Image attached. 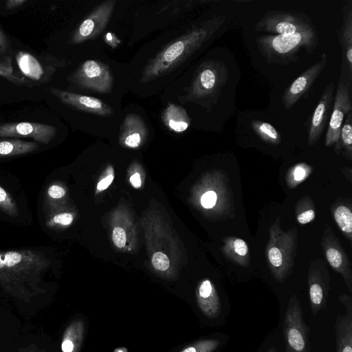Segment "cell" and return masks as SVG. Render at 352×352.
<instances>
[{
	"label": "cell",
	"instance_id": "obj_7",
	"mask_svg": "<svg viewBox=\"0 0 352 352\" xmlns=\"http://www.w3.org/2000/svg\"><path fill=\"white\" fill-rule=\"evenodd\" d=\"M315 28L309 17L302 13L285 10L267 12L255 25L258 32L285 35Z\"/></svg>",
	"mask_w": 352,
	"mask_h": 352
},
{
	"label": "cell",
	"instance_id": "obj_14",
	"mask_svg": "<svg viewBox=\"0 0 352 352\" xmlns=\"http://www.w3.org/2000/svg\"><path fill=\"white\" fill-rule=\"evenodd\" d=\"M330 232H326L322 240L325 257L331 267L342 275L348 289L352 293V272L349 261L337 241V238L334 237L331 231Z\"/></svg>",
	"mask_w": 352,
	"mask_h": 352
},
{
	"label": "cell",
	"instance_id": "obj_24",
	"mask_svg": "<svg viewBox=\"0 0 352 352\" xmlns=\"http://www.w3.org/2000/svg\"><path fill=\"white\" fill-rule=\"evenodd\" d=\"M38 147L39 145L34 142H27L19 139H1L0 140V157L32 153Z\"/></svg>",
	"mask_w": 352,
	"mask_h": 352
},
{
	"label": "cell",
	"instance_id": "obj_5",
	"mask_svg": "<svg viewBox=\"0 0 352 352\" xmlns=\"http://www.w3.org/2000/svg\"><path fill=\"white\" fill-rule=\"evenodd\" d=\"M228 71L221 61L201 63L184 96V101H200L217 97L228 79Z\"/></svg>",
	"mask_w": 352,
	"mask_h": 352
},
{
	"label": "cell",
	"instance_id": "obj_1",
	"mask_svg": "<svg viewBox=\"0 0 352 352\" xmlns=\"http://www.w3.org/2000/svg\"><path fill=\"white\" fill-rule=\"evenodd\" d=\"M50 265L47 255L38 250L0 252V288L28 302L45 293L41 283Z\"/></svg>",
	"mask_w": 352,
	"mask_h": 352
},
{
	"label": "cell",
	"instance_id": "obj_20",
	"mask_svg": "<svg viewBox=\"0 0 352 352\" xmlns=\"http://www.w3.org/2000/svg\"><path fill=\"white\" fill-rule=\"evenodd\" d=\"M342 24L340 41L343 55L345 56L349 76L352 78V6L351 1L344 6Z\"/></svg>",
	"mask_w": 352,
	"mask_h": 352
},
{
	"label": "cell",
	"instance_id": "obj_36",
	"mask_svg": "<svg viewBox=\"0 0 352 352\" xmlns=\"http://www.w3.org/2000/svg\"><path fill=\"white\" fill-rule=\"evenodd\" d=\"M315 216V210L312 207L305 210L300 208L296 211V219L300 224H306L311 222L314 219Z\"/></svg>",
	"mask_w": 352,
	"mask_h": 352
},
{
	"label": "cell",
	"instance_id": "obj_19",
	"mask_svg": "<svg viewBox=\"0 0 352 352\" xmlns=\"http://www.w3.org/2000/svg\"><path fill=\"white\" fill-rule=\"evenodd\" d=\"M146 126L140 116L129 113L120 127L121 140L125 146L137 148L146 136Z\"/></svg>",
	"mask_w": 352,
	"mask_h": 352
},
{
	"label": "cell",
	"instance_id": "obj_8",
	"mask_svg": "<svg viewBox=\"0 0 352 352\" xmlns=\"http://www.w3.org/2000/svg\"><path fill=\"white\" fill-rule=\"evenodd\" d=\"M76 85L101 94L111 91L113 77L109 67L101 61H85L69 78Z\"/></svg>",
	"mask_w": 352,
	"mask_h": 352
},
{
	"label": "cell",
	"instance_id": "obj_34",
	"mask_svg": "<svg viewBox=\"0 0 352 352\" xmlns=\"http://www.w3.org/2000/svg\"><path fill=\"white\" fill-rule=\"evenodd\" d=\"M65 195V190L61 186L55 184H52L46 191L45 197V206L50 204V206H52L54 201L60 199Z\"/></svg>",
	"mask_w": 352,
	"mask_h": 352
},
{
	"label": "cell",
	"instance_id": "obj_37",
	"mask_svg": "<svg viewBox=\"0 0 352 352\" xmlns=\"http://www.w3.org/2000/svg\"><path fill=\"white\" fill-rule=\"evenodd\" d=\"M217 199V192L214 190H208L201 196V204L204 208L210 209L216 205Z\"/></svg>",
	"mask_w": 352,
	"mask_h": 352
},
{
	"label": "cell",
	"instance_id": "obj_3",
	"mask_svg": "<svg viewBox=\"0 0 352 352\" xmlns=\"http://www.w3.org/2000/svg\"><path fill=\"white\" fill-rule=\"evenodd\" d=\"M256 46L267 63L286 65L297 59L301 49L307 52L318 44L316 28L285 35H261L255 39Z\"/></svg>",
	"mask_w": 352,
	"mask_h": 352
},
{
	"label": "cell",
	"instance_id": "obj_42",
	"mask_svg": "<svg viewBox=\"0 0 352 352\" xmlns=\"http://www.w3.org/2000/svg\"><path fill=\"white\" fill-rule=\"evenodd\" d=\"M130 182L134 188H140L142 185V182H141L140 174L136 173L133 174L132 176H131Z\"/></svg>",
	"mask_w": 352,
	"mask_h": 352
},
{
	"label": "cell",
	"instance_id": "obj_21",
	"mask_svg": "<svg viewBox=\"0 0 352 352\" xmlns=\"http://www.w3.org/2000/svg\"><path fill=\"white\" fill-rule=\"evenodd\" d=\"M85 324L82 320H74L65 329L61 342L62 352H79L83 340Z\"/></svg>",
	"mask_w": 352,
	"mask_h": 352
},
{
	"label": "cell",
	"instance_id": "obj_4",
	"mask_svg": "<svg viewBox=\"0 0 352 352\" xmlns=\"http://www.w3.org/2000/svg\"><path fill=\"white\" fill-rule=\"evenodd\" d=\"M277 219L270 228V239L266 248L269 268L274 278L283 282L290 274L296 247L294 230L283 232Z\"/></svg>",
	"mask_w": 352,
	"mask_h": 352
},
{
	"label": "cell",
	"instance_id": "obj_41",
	"mask_svg": "<svg viewBox=\"0 0 352 352\" xmlns=\"http://www.w3.org/2000/svg\"><path fill=\"white\" fill-rule=\"evenodd\" d=\"M105 41L107 44L111 45L112 47H115L120 41L114 36L113 34L109 32L105 36Z\"/></svg>",
	"mask_w": 352,
	"mask_h": 352
},
{
	"label": "cell",
	"instance_id": "obj_10",
	"mask_svg": "<svg viewBox=\"0 0 352 352\" xmlns=\"http://www.w3.org/2000/svg\"><path fill=\"white\" fill-rule=\"evenodd\" d=\"M115 4V0H109L96 6L73 33L71 43L79 44L96 38L107 25Z\"/></svg>",
	"mask_w": 352,
	"mask_h": 352
},
{
	"label": "cell",
	"instance_id": "obj_35",
	"mask_svg": "<svg viewBox=\"0 0 352 352\" xmlns=\"http://www.w3.org/2000/svg\"><path fill=\"white\" fill-rule=\"evenodd\" d=\"M152 264L155 269L160 271H166L168 270L170 263L166 254L161 252H157L153 256Z\"/></svg>",
	"mask_w": 352,
	"mask_h": 352
},
{
	"label": "cell",
	"instance_id": "obj_40",
	"mask_svg": "<svg viewBox=\"0 0 352 352\" xmlns=\"http://www.w3.org/2000/svg\"><path fill=\"white\" fill-rule=\"evenodd\" d=\"M113 179V175H109L104 177L103 179L100 181V182L97 185V189L98 190H103L107 188L109 185L111 184Z\"/></svg>",
	"mask_w": 352,
	"mask_h": 352
},
{
	"label": "cell",
	"instance_id": "obj_31",
	"mask_svg": "<svg viewBox=\"0 0 352 352\" xmlns=\"http://www.w3.org/2000/svg\"><path fill=\"white\" fill-rule=\"evenodd\" d=\"M218 339H201L186 346L179 352H214L220 346Z\"/></svg>",
	"mask_w": 352,
	"mask_h": 352
},
{
	"label": "cell",
	"instance_id": "obj_12",
	"mask_svg": "<svg viewBox=\"0 0 352 352\" xmlns=\"http://www.w3.org/2000/svg\"><path fill=\"white\" fill-rule=\"evenodd\" d=\"M56 133V127L45 124L15 122L0 124V138H29L48 144Z\"/></svg>",
	"mask_w": 352,
	"mask_h": 352
},
{
	"label": "cell",
	"instance_id": "obj_32",
	"mask_svg": "<svg viewBox=\"0 0 352 352\" xmlns=\"http://www.w3.org/2000/svg\"><path fill=\"white\" fill-rule=\"evenodd\" d=\"M0 210L10 217L19 215V209L12 196L0 185Z\"/></svg>",
	"mask_w": 352,
	"mask_h": 352
},
{
	"label": "cell",
	"instance_id": "obj_18",
	"mask_svg": "<svg viewBox=\"0 0 352 352\" xmlns=\"http://www.w3.org/2000/svg\"><path fill=\"white\" fill-rule=\"evenodd\" d=\"M197 304L201 313L208 318H217L221 311V303L214 284L203 280L196 291Z\"/></svg>",
	"mask_w": 352,
	"mask_h": 352
},
{
	"label": "cell",
	"instance_id": "obj_30",
	"mask_svg": "<svg viewBox=\"0 0 352 352\" xmlns=\"http://www.w3.org/2000/svg\"><path fill=\"white\" fill-rule=\"evenodd\" d=\"M311 172V167L305 164L296 165L290 169L286 177L288 186L293 188L299 184L308 177Z\"/></svg>",
	"mask_w": 352,
	"mask_h": 352
},
{
	"label": "cell",
	"instance_id": "obj_17",
	"mask_svg": "<svg viewBox=\"0 0 352 352\" xmlns=\"http://www.w3.org/2000/svg\"><path fill=\"white\" fill-rule=\"evenodd\" d=\"M309 302L311 313L316 316L326 308L330 290V280L327 272L310 268L308 275Z\"/></svg>",
	"mask_w": 352,
	"mask_h": 352
},
{
	"label": "cell",
	"instance_id": "obj_29",
	"mask_svg": "<svg viewBox=\"0 0 352 352\" xmlns=\"http://www.w3.org/2000/svg\"><path fill=\"white\" fill-rule=\"evenodd\" d=\"M0 76L16 85H32L24 77L21 76L14 72L12 64V59L8 56L4 55L0 58Z\"/></svg>",
	"mask_w": 352,
	"mask_h": 352
},
{
	"label": "cell",
	"instance_id": "obj_43",
	"mask_svg": "<svg viewBox=\"0 0 352 352\" xmlns=\"http://www.w3.org/2000/svg\"><path fill=\"white\" fill-rule=\"evenodd\" d=\"M26 2V0H8L6 3V6L8 9H13L19 7Z\"/></svg>",
	"mask_w": 352,
	"mask_h": 352
},
{
	"label": "cell",
	"instance_id": "obj_45",
	"mask_svg": "<svg viewBox=\"0 0 352 352\" xmlns=\"http://www.w3.org/2000/svg\"><path fill=\"white\" fill-rule=\"evenodd\" d=\"M113 352H128V350L126 347L120 346V347L115 349Z\"/></svg>",
	"mask_w": 352,
	"mask_h": 352
},
{
	"label": "cell",
	"instance_id": "obj_15",
	"mask_svg": "<svg viewBox=\"0 0 352 352\" xmlns=\"http://www.w3.org/2000/svg\"><path fill=\"white\" fill-rule=\"evenodd\" d=\"M50 91L64 104L78 110L101 116H110L113 114L111 108L97 98L72 93L54 87L50 89Z\"/></svg>",
	"mask_w": 352,
	"mask_h": 352
},
{
	"label": "cell",
	"instance_id": "obj_28",
	"mask_svg": "<svg viewBox=\"0 0 352 352\" xmlns=\"http://www.w3.org/2000/svg\"><path fill=\"white\" fill-rule=\"evenodd\" d=\"M333 217L340 230L349 240H351L352 212L351 209L344 205H340L335 208Z\"/></svg>",
	"mask_w": 352,
	"mask_h": 352
},
{
	"label": "cell",
	"instance_id": "obj_2",
	"mask_svg": "<svg viewBox=\"0 0 352 352\" xmlns=\"http://www.w3.org/2000/svg\"><path fill=\"white\" fill-rule=\"evenodd\" d=\"M224 21L225 17L215 16L170 42L146 65L141 82L153 80L176 68L209 40Z\"/></svg>",
	"mask_w": 352,
	"mask_h": 352
},
{
	"label": "cell",
	"instance_id": "obj_26",
	"mask_svg": "<svg viewBox=\"0 0 352 352\" xmlns=\"http://www.w3.org/2000/svg\"><path fill=\"white\" fill-rule=\"evenodd\" d=\"M335 151L340 152L345 157L352 158V111L346 116L342 124Z\"/></svg>",
	"mask_w": 352,
	"mask_h": 352
},
{
	"label": "cell",
	"instance_id": "obj_11",
	"mask_svg": "<svg viewBox=\"0 0 352 352\" xmlns=\"http://www.w3.org/2000/svg\"><path fill=\"white\" fill-rule=\"evenodd\" d=\"M326 63L327 55L322 53L319 61L302 73L285 89L282 101L287 110L291 109L309 91L325 67Z\"/></svg>",
	"mask_w": 352,
	"mask_h": 352
},
{
	"label": "cell",
	"instance_id": "obj_16",
	"mask_svg": "<svg viewBox=\"0 0 352 352\" xmlns=\"http://www.w3.org/2000/svg\"><path fill=\"white\" fill-rule=\"evenodd\" d=\"M346 312L338 315L334 324L337 352H352V298L348 294L338 296Z\"/></svg>",
	"mask_w": 352,
	"mask_h": 352
},
{
	"label": "cell",
	"instance_id": "obj_46",
	"mask_svg": "<svg viewBox=\"0 0 352 352\" xmlns=\"http://www.w3.org/2000/svg\"><path fill=\"white\" fill-rule=\"evenodd\" d=\"M266 352H277L276 349L274 346H272L267 349Z\"/></svg>",
	"mask_w": 352,
	"mask_h": 352
},
{
	"label": "cell",
	"instance_id": "obj_38",
	"mask_svg": "<svg viewBox=\"0 0 352 352\" xmlns=\"http://www.w3.org/2000/svg\"><path fill=\"white\" fill-rule=\"evenodd\" d=\"M112 239L114 244L118 248H122L126 243V234L124 230L120 227H116L113 230Z\"/></svg>",
	"mask_w": 352,
	"mask_h": 352
},
{
	"label": "cell",
	"instance_id": "obj_39",
	"mask_svg": "<svg viewBox=\"0 0 352 352\" xmlns=\"http://www.w3.org/2000/svg\"><path fill=\"white\" fill-rule=\"evenodd\" d=\"M9 46V40L0 29V53L5 54L8 51Z\"/></svg>",
	"mask_w": 352,
	"mask_h": 352
},
{
	"label": "cell",
	"instance_id": "obj_9",
	"mask_svg": "<svg viewBox=\"0 0 352 352\" xmlns=\"http://www.w3.org/2000/svg\"><path fill=\"white\" fill-rule=\"evenodd\" d=\"M351 83L349 76H340L326 133V146H332L338 143L343 121L348 113L352 111Z\"/></svg>",
	"mask_w": 352,
	"mask_h": 352
},
{
	"label": "cell",
	"instance_id": "obj_23",
	"mask_svg": "<svg viewBox=\"0 0 352 352\" xmlns=\"http://www.w3.org/2000/svg\"><path fill=\"white\" fill-rule=\"evenodd\" d=\"M164 124L170 130L180 133L186 131L190 119L184 109L175 104H169L162 113Z\"/></svg>",
	"mask_w": 352,
	"mask_h": 352
},
{
	"label": "cell",
	"instance_id": "obj_27",
	"mask_svg": "<svg viewBox=\"0 0 352 352\" xmlns=\"http://www.w3.org/2000/svg\"><path fill=\"white\" fill-rule=\"evenodd\" d=\"M254 132L264 142L271 144H278L281 142V135L271 124L259 120L251 122Z\"/></svg>",
	"mask_w": 352,
	"mask_h": 352
},
{
	"label": "cell",
	"instance_id": "obj_22",
	"mask_svg": "<svg viewBox=\"0 0 352 352\" xmlns=\"http://www.w3.org/2000/svg\"><path fill=\"white\" fill-rule=\"evenodd\" d=\"M16 59L18 66L24 76L34 81H44L46 71L40 61L33 55L21 51L16 55Z\"/></svg>",
	"mask_w": 352,
	"mask_h": 352
},
{
	"label": "cell",
	"instance_id": "obj_33",
	"mask_svg": "<svg viewBox=\"0 0 352 352\" xmlns=\"http://www.w3.org/2000/svg\"><path fill=\"white\" fill-rule=\"evenodd\" d=\"M73 219V215L69 212H57L46 218L45 225L48 227L69 226L72 223Z\"/></svg>",
	"mask_w": 352,
	"mask_h": 352
},
{
	"label": "cell",
	"instance_id": "obj_6",
	"mask_svg": "<svg viewBox=\"0 0 352 352\" xmlns=\"http://www.w3.org/2000/svg\"><path fill=\"white\" fill-rule=\"evenodd\" d=\"M285 352H311L309 327L304 320L299 300L289 298L283 317Z\"/></svg>",
	"mask_w": 352,
	"mask_h": 352
},
{
	"label": "cell",
	"instance_id": "obj_44",
	"mask_svg": "<svg viewBox=\"0 0 352 352\" xmlns=\"http://www.w3.org/2000/svg\"><path fill=\"white\" fill-rule=\"evenodd\" d=\"M21 352H47L45 349H41L35 345H30L22 349Z\"/></svg>",
	"mask_w": 352,
	"mask_h": 352
},
{
	"label": "cell",
	"instance_id": "obj_13",
	"mask_svg": "<svg viewBox=\"0 0 352 352\" xmlns=\"http://www.w3.org/2000/svg\"><path fill=\"white\" fill-rule=\"evenodd\" d=\"M334 89L335 86L333 82L326 86L313 112L307 130L309 145H314L318 141L327 126L333 104Z\"/></svg>",
	"mask_w": 352,
	"mask_h": 352
},
{
	"label": "cell",
	"instance_id": "obj_25",
	"mask_svg": "<svg viewBox=\"0 0 352 352\" xmlns=\"http://www.w3.org/2000/svg\"><path fill=\"white\" fill-rule=\"evenodd\" d=\"M225 254L240 265L247 266L249 261V249L245 241L240 238L230 237L225 240Z\"/></svg>",
	"mask_w": 352,
	"mask_h": 352
}]
</instances>
